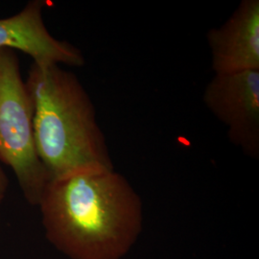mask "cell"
<instances>
[{
	"mask_svg": "<svg viewBox=\"0 0 259 259\" xmlns=\"http://www.w3.org/2000/svg\"><path fill=\"white\" fill-rule=\"evenodd\" d=\"M37 205L47 239L70 259H121L142 232L141 198L113 169L51 179Z\"/></svg>",
	"mask_w": 259,
	"mask_h": 259,
	"instance_id": "1",
	"label": "cell"
},
{
	"mask_svg": "<svg viewBox=\"0 0 259 259\" xmlns=\"http://www.w3.org/2000/svg\"><path fill=\"white\" fill-rule=\"evenodd\" d=\"M34 108L37 154L51 179L112 170L93 101L76 75L32 63L25 80Z\"/></svg>",
	"mask_w": 259,
	"mask_h": 259,
	"instance_id": "2",
	"label": "cell"
},
{
	"mask_svg": "<svg viewBox=\"0 0 259 259\" xmlns=\"http://www.w3.org/2000/svg\"><path fill=\"white\" fill-rule=\"evenodd\" d=\"M48 5L47 0H32L18 14L0 19V49L23 52L36 64L83 66L81 50L48 31L44 21V10Z\"/></svg>",
	"mask_w": 259,
	"mask_h": 259,
	"instance_id": "5",
	"label": "cell"
},
{
	"mask_svg": "<svg viewBox=\"0 0 259 259\" xmlns=\"http://www.w3.org/2000/svg\"><path fill=\"white\" fill-rule=\"evenodd\" d=\"M215 74L259 70V0H242L220 27L208 31Z\"/></svg>",
	"mask_w": 259,
	"mask_h": 259,
	"instance_id": "6",
	"label": "cell"
},
{
	"mask_svg": "<svg viewBox=\"0 0 259 259\" xmlns=\"http://www.w3.org/2000/svg\"><path fill=\"white\" fill-rule=\"evenodd\" d=\"M8 185H9L8 178L6 176L3 168L0 164V196H2V197L5 196L6 191L8 189Z\"/></svg>",
	"mask_w": 259,
	"mask_h": 259,
	"instance_id": "7",
	"label": "cell"
},
{
	"mask_svg": "<svg viewBox=\"0 0 259 259\" xmlns=\"http://www.w3.org/2000/svg\"><path fill=\"white\" fill-rule=\"evenodd\" d=\"M19 56L0 49V163L9 166L28 203L37 205L50 176L37 154L34 108Z\"/></svg>",
	"mask_w": 259,
	"mask_h": 259,
	"instance_id": "3",
	"label": "cell"
},
{
	"mask_svg": "<svg viewBox=\"0 0 259 259\" xmlns=\"http://www.w3.org/2000/svg\"><path fill=\"white\" fill-rule=\"evenodd\" d=\"M3 198H4V197H2V196H0V204H1V202H2V200H3Z\"/></svg>",
	"mask_w": 259,
	"mask_h": 259,
	"instance_id": "8",
	"label": "cell"
},
{
	"mask_svg": "<svg viewBox=\"0 0 259 259\" xmlns=\"http://www.w3.org/2000/svg\"><path fill=\"white\" fill-rule=\"evenodd\" d=\"M204 105L228 128L232 144L259 157V70L215 74L206 85Z\"/></svg>",
	"mask_w": 259,
	"mask_h": 259,
	"instance_id": "4",
	"label": "cell"
}]
</instances>
